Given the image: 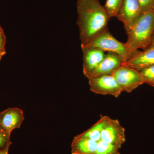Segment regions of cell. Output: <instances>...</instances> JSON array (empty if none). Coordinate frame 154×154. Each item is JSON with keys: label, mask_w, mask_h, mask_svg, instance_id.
Returning a JSON list of instances; mask_svg holds the SVG:
<instances>
[{"label": "cell", "mask_w": 154, "mask_h": 154, "mask_svg": "<svg viewBox=\"0 0 154 154\" xmlns=\"http://www.w3.org/2000/svg\"><path fill=\"white\" fill-rule=\"evenodd\" d=\"M77 8L81 47H85L108 29L110 18L99 0H78Z\"/></svg>", "instance_id": "1"}, {"label": "cell", "mask_w": 154, "mask_h": 154, "mask_svg": "<svg viewBox=\"0 0 154 154\" xmlns=\"http://www.w3.org/2000/svg\"><path fill=\"white\" fill-rule=\"evenodd\" d=\"M127 34L125 44L130 52L137 53L138 49L148 48L154 35V12L142 13Z\"/></svg>", "instance_id": "2"}, {"label": "cell", "mask_w": 154, "mask_h": 154, "mask_svg": "<svg viewBox=\"0 0 154 154\" xmlns=\"http://www.w3.org/2000/svg\"><path fill=\"white\" fill-rule=\"evenodd\" d=\"M87 46L97 48L102 50L104 52L114 53L121 58L123 63L130 60L139 52V51L137 53L130 52L125 43H122L116 39L111 34L108 29Z\"/></svg>", "instance_id": "3"}, {"label": "cell", "mask_w": 154, "mask_h": 154, "mask_svg": "<svg viewBox=\"0 0 154 154\" xmlns=\"http://www.w3.org/2000/svg\"><path fill=\"white\" fill-rule=\"evenodd\" d=\"M112 75L122 91L128 93L144 83L140 72L125 66L119 68Z\"/></svg>", "instance_id": "4"}, {"label": "cell", "mask_w": 154, "mask_h": 154, "mask_svg": "<svg viewBox=\"0 0 154 154\" xmlns=\"http://www.w3.org/2000/svg\"><path fill=\"white\" fill-rule=\"evenodd\" d=\"M88 79L90 90L95 94L110 95L117 98L123 92L112 75Z\"/></svg>", "instance_id": "5"}, {"label": "cell", "mask_w": 154, "mask_h": 154, "mask_svg": "<svg viewBox=\"0 0 154 154\" xmlns=\"http://www.w3.org/2000/svg\"><path fill=\"white\" fill-rule=\"evenodd\" d=\"M142 14L138 0H124L116 17L124 24L128 33Z\"/></svg>", "instance_id": "6"}, {"label": "cell", "mask_w": 154, "mask_h": 154, "mask_svg": "<svg viewBox=\"0 0 154 154\" xmlns=\"http://www.w3.org/2000/svg\"><path fill=\"white\" fill-rule=\"evenodd\" d=\"M101 140L121 149L125 143V129L117 119H108L101 134Z\"/></svg>", "instance_id": "7"}, {"label": "cell", "mask_w": 154, "mask_h": 154, "mask_svg": "<svg viewBox=\"0 0 154 154\" xmlns=\"http://www.w3.org/2000/svg\"><path fill=\"white\" fill-rule=\"evenodd\" d=\"M123 61L116 54L107 52L105 58L87 76L88 79L110 75L122 66Z\"/></svg>", "instance_id": "8"}, {"label": "cell", "mask_w": 154, "mask_h": 154, "mask_svg": "<svg viewBox=\"0 0 154 154\" xmlns=\"http://www.w3.org/2000/svg\"><path fill=\"white\" fill-rule=\"evenodd\" d=\"M1 113L0 128L7 132L19 128L25 119L23 110L17 107L8 108Z\"/></svg>", "instance_id": "9"}, {"label": "cell", "mask_w": 154, "mask_h": 154, "mask_svg": "<svg viewBox=\"0 0 154 154\" xmlns=\"http://www.w3.org/2000/svg\"><path fill=\"white\" fill-rule=\"evenodd\" d=\"M83 51V73L87 77L105 58V52L92 46L82 47Z\"/></svg>", "instance_id": "10"}, {"label": "cell", "mask_w": 154, "mask_h": 154, "mask_svg": "<svg viewBox=\"0 0 154 154\" xmlns=\"http://www.w3.org/2000/svg\"><path fill=\"white\" fill-rule=\"evenodd\" d=\"M154 65V47L148 48L138 53L122 66L129 67L139 71Z\"/></svg>", "instance_id": "11"}, {"label": "cell", "mask_w": 154, "mask_h": 154, "mask_svg": "<svg viewBox=\"0 0 154 154\" xmlns=\"http://www.w3.org/2000/svg\"><path fill=\"white\" fill-rule=\"evenodd\" d=\"M98 142L88 138L76 136L71 144L72 154H95Z\"/></svg>", "instance_id": "12"}, {"label": "cell", "mask_w": 154, "mask_h": 154, "mask_svg": "<svg viewBox=\"0 0 154 154\" xmlns=\"http://www.w3.org/2000/svg\"><path fill=\"white\" fill-rule=\"evenodd\" d=\"M109 118L110 117L107 116H102L94 125L82 133L77 136L79 137L88 138L98 142L101 140L102 130Z\"/></svg>", "instance_id": "13"}, {"label": "cell", "mask_w": 154, "mask_h": 154, "mask_svg": "<svg viewBox=\"0 0 154 154\" xmlns=\"http://www.w3.org/2000/svg\"><path fill=\"white\" fill-rule=\"evenodd\" d=\"M120 149L117 146L100 140L98 142L95 154H120Z\"/></svg>", "instance_id": "14"}, {"label": "cell", "mask_w": 154, "mask_h": 154, "mask_svg": "<svg viewBox=\"0 0 154 154\" xmlns=\"http://www.w3.org/2000/svg\"><path fill=\"white\" fill-rule=\"evenodd\" d=\"M124 0H107L104 8L110 18L116 17Z\"/></svg>", "instance_id": "15"}, {"label": "cell", "mask_w": 154, "mask_h": 154, "mask_svg": "<svg viewBox=\"0 0 154 154\" xmlns=\"http://www.w3.org/2000/svg\"><path fill=\"white\" fill-rule=\"evenodd\" d=\"M144 83L154 87V65L140 71Z\"/></svg>", "instance_id": "16"}, {"label": "cell", "mask_w": 154, "mask_h": 154, "mask_svg": "<svg viewBox=\"0 0 154 154\" xmlns=\"http://www.w3.org/2000/svg\"><path fill=\"white\" fill-rule=\"evenodd\" d=\"M11 133L0 130V151L4 150L11 146Z\"/></svg>", "instance_id": "17"}, {"label": "cell", "mask_w": 154, "mask_h": 154, "mask_svg": "<svg viewBox=\"0 0 154 154\" xmlns=\"http://www.w3.org/2000/svg\"><path fill=\"white\" fill-rule=\"evenodd\" d=\"M142 13L154 12V0H138Z\"/></svg>", "instance_id": "18"}, {"label": "cell", "mask_w": 154, "mask_h": 154, "mask_svg": "<svg viewBox=\"0 0 154 154\" xmlns=\"http://www.w3.org/2000/svg\"><path fill=\"white\" fill-rule=\"evenodd\" d=\"M6 37L2 28L0 26V56L3 57L6 54Z\"/></svg>", "instance_id": "19"}, {"label": "cell", "mask_w": 154, "mask_h": 154, "mask_svg": "<svg viewBox=\"0 0 154 154\" xmlns=\"http://www.w3.org/2000/svg\"><path fill=\"white\" fill-rule=\"evenodd\" d=\"M150 47H154V35L153 36L151 42L149 46V48Z\"/></svg>", "instance_id": "20"}, {"label": "cell", "mask_w": 154, "mask_h": 154, "mask_svg": "<svg viewBox=\"0 0 154 154\" xmlns=\"http://www.w3.org/2000/svg\"><path fill=\"white\" fill-rule=\"evenodd\" d=\"M9 147H7V148L5 149V152H4V154H8Z\"/></svg>", "instance_id": "21"}, {"label": "cell", "mask_w": 154, "mask_h": 154, "mask_svg": "<svg viewBox=\"0 0 154 154\" xmlns=\"http://www.w3.org/2000/svg\"><path fill=\"white\" fill-rule=\"evenodd\" d=\"M8 147H10V146H8ZM5 150H4L0 151V154H4V152H5Z\"/></svg>", "instance_id": "22"}, {"label": "cell", "mask_w": 154, "mask_h": 154, "mask_svg": "<svg viewBox=\"0 0 154 154\" xmlns=\"http://www.w3.org/2000/svg\"><path fill=\"white\" fill-rule=\"evenodd\" d=\"M2 57L0 56V60H1V59H2Z\"/></svg>", "instance_id": "23"}, {"label": "cell", "mask_w": 154, "mask_h": 154, "mask_svg": "<svg viewBox=\"0 0 154 154\" xmlns=\"http://www.w3.org/2000/svg\"><path fill=\"white\" fill-rule=\"evenodd\" d=\"M1 113H0V118H1ZM0 130H1V128H0Z\"/></svg>", "instance_id": "24"}]
</instances>
